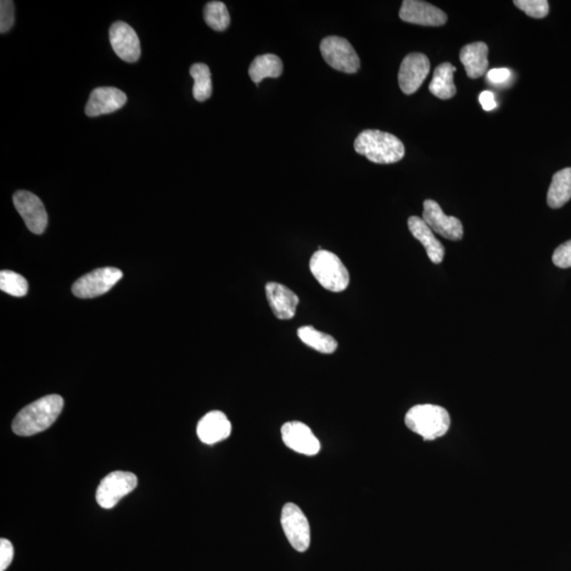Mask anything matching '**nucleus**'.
<instances>
[{
  "label": "nucleus",
  "mask_w": 571,
  "mask_h": 571,
  "mask_svg": "<svg viewBox=\"0 0 571 571\" xmlns=\"http://www.w3.org/2000/svg\"><path fill=\"white\" fill-rule=\"evenodd\" d=\"M266 296L269 306L278 320H291L294 318L300 299L293 290L285 285L271 282L266 285Z\"/></svg>",
  "instance_id": "dca6fc26"
},
{
  "label": "nucleus",
  "mask_w": 571,
  "mask_h": 571,
  "mask_svg": "<svg viewBox=\"0 0 571 571\" xmlns=\"http://www.w3.org/2000/svg\"><path fill=\"white\" fill-rule=\"evenodd\" d=\"M109 41L117 57L127 63H136L141 57L137 32L125 21H117L110 27Z\"/></svg>",
  "instance_id": "9b49d317"
},
{
  "label": "nucleus",
  "mask_w": 571,
  "mask_h": 571,
  "mask_svg": "<svg viewBox=\"0 0 571 571\" xmlns=\"http://www.w3.org/2000/svg\"><path fill=\"white\" fill-rule=\"evenodd\" d=\"M488 81L495 85H502V84L507 83L509 78L511 77V71L506 68H498L491 69L488 74H487Z\"/></svg>",
  "instance_id": "7c9ffc66"
},
{
  "label": "nucleus",
  "mask_w": 571,
  "mask_h": 571,
  "mask_svg": "<svg viewBox=\"0 0 571 571\" xmlns=\"http://www.w3.org/2000/svg\"><path fill=\"white\" fill-rule=\"evenodd\" d=\"M64 400L59 395L43 397L27 406L18 414L12 423L13 432L20 436H32L46 430L55 422Z\"/></svg>",
  "instance_id": "f257e3e1"
},
{
  "label": "nucleus",
  "mask_w": 571,
  "mask_h": 571,
  "mask_svg": "<svg viewBox=\"0 0 571 571\" xmlns=\"http://www.w3.org/2000/svg\"><path fill=\"white\" fill-rule=\"evenodd\" d=\"M488 53V46L483 42L469 44L462 49L459 58L470 78H479L486 74L489 66Z\"/></svg>",
  "instance_id": "6ab92c4d"
},
{
  "label": "nucleus",
  "mask_w": 571,
  "mask_h": 571,
  "mask_svg": "<svg viewBox=\"0 0 571 571\" xmlns=\"http://www.w3.org/2000/svg\"><path fill=\"white\" fill-rule=\"evenodd\" d=\"M204 16L206 25L215 31H225L228 29L229 21H231L227 5L221 2L206 4Z\"/></svg>",
  "instance_id": "393cba45"
},
{
  "label": "nucleus",
  "mask_w": 571,
  "mask_h": 571,
  "mask_svg": "<svg viewBox=\"0 0 571 571\" xmlns=\"http://www.w3.org/2000/svg\"><path fill=\"white\" fill-rule=\"evenodd\" d=\"M399 16L408 24L420 26L439 27L444 26L447 21V16L444 11L419 0H405L402 3Z\"/></svg>",
  "instance_id": "4468645a"
},
{
  "label": "nucleus",
  "mask_w": 571,
  "mask_h": 571,
  "mask_svg": "<svg viewBox=\"0 0 571 571\" xmlns=\"http://www.w3.org/2000/svg\"><path fill=\"white\" fill-rule=\"evenodd\" d=\"M14 3L2 0L0 3V32L7 33L14 25Z\"/></svg>",
  "instance_id": "cd10ccee"
},
{
  "label": "nucleus",
  "mask_w": 571,
  "mask_h": 571,
  "mask_svg": "<svg viewBox=\"0 0 571 571\" xmlns=\"http://www.w3.org/2000/svg\"><path fill=\"white\" fill-rule=\"evenodd\" d=\"M123 277L119 269L100 268L78 278L72 286V293L80 299H92L103 295Z\"/></svg>",
  "instance_id": "0eeeda50"
},
{
  "label": "nucleus",
  "mask_w": 571,
  "mask_h": 571,
  "mask_svg": "<svg viewBox=\"0 0 571 571\" xmlns=\"http://www.w3.org/2000/svg\"><path fill=\"white\" fill-rule=\"evenodd\" d=\"M571 199V167L554 173L548 189L547 204L552 209L562 208Z\"/></svg>",
  "instance_id": "412c9836"
},
{
  "label": "nucleus",
  "mask_w": 571,
  "mask_h": 571,
  "mask_svg": "<svg viewBox=\"0 0 571 571\" xmlns=\"http://www.w3.org/2000/svg\"><path fill=\"white\" fill-rule=\"evenodd\" d=\"M189 74L194 78L193 95L198 102L211 98L213 86L209 66L203 63L190 67Z\"/></svg>",
  "instance_id": "b1692460"
},
{
  "label": "nucleus",
  "mask_w": 571,
  "mask_h": 571,
  "mask_svg": "<svg viewBox=\"0 0 571 571\" xmlns=\"http://www.w3.org/2000/svg\"><path fill=\"white\" fill-rule=\"evenodd\" d=\"M552 261L559 268H571V239L554 251Z\"/></svg>",
  "instance_id": "c85d7f7f"
},
{
  "label": "nucleus",
  "mask_w": 571,
  "mask_h": 571,
  "mask_svg": "<svg viewBox=\"0 0 571 571\" xmlns=\"http://www.w3.org/2000/svg\"><path fill=\"white\" fill-rule=\"evenodd\" d=\"M16 210L32 233L43 234L48 225V215L42 200L28 190H18L13 195Z\"/></svg>",
  "instance_id": "1a4fd4ad"
},
{
  "label": "nucleus",
  "mask_w": 571,
  "mask_h": 571,
  "mask_svg": "<svg viewBox=\"0 0 571 571\" xmlns=\"http://www.w3.org/2000/svg\"><path fill=\"white\" fill-rule=\"evenodd\" d=\"M282 72V60L274 54L260 55L252 61L249 68L251 80L257 85L266 77H278Z\"/></svg>",
  "instance_id": "5701e85b"
},
{
  "label": "nucleus",
  "mask_w": 571,
  "mask_h": 571,
  "mask_svg": "<svg viewBox=\"0 0 571 571\" xmlns=\"http://www.w3.org/2000/svg\"><path fill=\"white\" fill-rule=\"evenodd\" d=\"M284 444L300 454L313 456L321 451L320 441L308 425L300 422L285 423L281 430Z\"/></svg>",
  "instance_id": "f8f14e48"
},
{
  "label": "nucleus",
  "mask_w": 571,
  "mask_h": 571,
  "mask_svg": "<svg viewBox=\"0 0 571 571\" xmlns=\"http://www.w3.org/2000/svg\"><path fill=\"white\" fill-rule=\"evenodd\" d=\"M298 337L305 345L321 354H334L338 350V342L332 335L322 333L313 326L300 327Z\"/></svg>",
  "instance_id": "4be33fe9"
},
{
  "label": "nucleus",
  "mask_w": 571,
  "mask_h": 571,
  "mask_svg": "<svg viewBox=\"0 0 571 571\" xmlns=\"http://www.w3.org/2000/svg\"><path fill=\"white\" fill-rule=\"evenodd\" d=\"M355 149L374 164L391 165L403 159L405 145L390 133L366 130L357 137Z\"/></svg>",
  "instance_id": "f03ea898"
},
{
  "label": "nucleus",
  "mask_w": 571,
  "mask_h": 571,
  "mask_svg": "<svg viewBox=\"0 0 571 571\" xmlns=\"http://www.w3.org/2000/svg\"><path fill=\"white\" fill-rule=\"evenodd\" d=\"M232 425L229 420L221 411H212L203 418L197 425V435L205 445H214L225 440L231 435Z\"/></svg>",
  "instance_id": "f3484780"
},
{
  "label": "nucleus",
  "mask_w": 571,
  "mask_h": 571,
  "mask_svg": "<svg viewBox=\"0 0 571 571\" xmlns=\"http://www.w3.org/2000/svg\"><path fill=\"white\" fill-rule=\"evenodd\" d=\"M281 524L290 545L296 551L305 552L310 546V525L306 515L294 503H286L281 514Z\"/></svg>",
  "instance_id": "423d86ee"
},
{
  "label": "nucleus",
  "mask_w": 571,
  "mask_h": 571,
  "mask_svg": "<svg viewBox=\"0 0 571 571\" xmlns=\"http://www.w3.org/2000/svg\"><path fill=\"white\" fill-rule=\"evenodd\" d=\"M310 271L323 288L342 293L350 285V272L338 255L327 250H318L311 256Z\"/></svg>",
  "instance_id": "20e7f679"
},
{
  "label": "nucleus",
  "mask_w": 571,
  "mask_h": 571,
  "mask_svg": "<svg viewBox=\"0 0 571 571\" xmlns=\"http://www.w3.org/2000/svg\"><path fill=\"white\" fill-rule=\"evenodd\" d=\"M126 102V94L120 89L115 87L95 88L89 97L85 113L91 117L113 114L121 109Z\"/></svg>",
  "instance_id": "2eb2a0df"
},
{
  "label": "nucleus",
  "mask_w": 571,
  "mask_h": 571,
  "mask_svg": "<svg viewBox=\"0 0 571 571\" xmlns=\"http://www.w3.org/2000/svg\"><path fill=\"white\" fill-rule=\"evenodd\" d=\"M14 548L9 540H0V571H4L12 563Z\"/></svg>",
  "instance_id": "c756f323"
},
{
  "label": "nucleus",
  "mask_w": 571,
  "mask_h": 571,
  "mask_svg": "<svg viewBox=\"0 0 571 571\" xmlns=\"http://www.w3.org/2000/svg\"><path fill=\"white\" fill-rule=\"evenodd\" d=\"M513 4L530 18L544 19L550 13V3L547 0H515Z\"/></svg>",
  "instance_id": "bb28decb"
},
{
  "label": "nucleus",
  "mask_w": 571,
  "mask_h": 571,
  "mask_svg": "<svg viewBox=\"0 0 571 571\" xmlns=\"http://www.w3.org/2000/svg\"><path fill=\"white\" fill-rule=\"evenodd\" d=\"M405 422L412 432L424 440L433 441L449 432L451 417L445 407L434 405H418L406 413Z\"/></svg>",
  "instance_id": "7ed1b4c3"
},
{
  "label": "nucleus",
  "mask_w": 571,
  "mask_h": 571,
  "mask_svg": "<svg viewBox=\"0 0 571 571\" xmlns=\"http://www.w3.org/2000/svg\"><path fill=\"white\" fill-rule=\"evenodd\" d=\"M430 64L427 55L411 53L402 60L398 81L406 94L416 92L430 74Z\"/></svg>",
  "instance_id": "ddd939ff"
},
{
  "label": "nucleus",
  "mask_w": 571,
  "mask_h": 571,
  "mask_svg": "<svg viewBox=\"0 0 571 571\" xmlns=\"http://www.w3.org/2000/svg\"><path fill=\"white\" fill-rule=\"evenodd\" d=\"M407 225L413 237L422 244L430 261L434 262V264H440L444 261L445 247L435 237L432 229L427 225V222L422 217L418 216L408 218Z\"/></svg>",
  "instance_id": "a211bd4d"
},
{
  "label": "nucleus",
  "mask_w": 571,
  "mask_h": 571,
  "mask_svg": "<svg viewBox=\"0 0 571 571\" xmlns=\"http://www.w3.org/2000/svg\"><path fill=\"white\" fill-rule=\"evenodd\" d=\"M422 220L433 232L453 242L461 240L463 237L462 221L456 217L446 215L441 206L434 200L424 201Z\"/></svg>",
  "instance_id": "9d476101"
},
{
  "label": "nucleus",
  "mask_w": 571,
  "mask_h": 571,
  "mask_svg": "<svg viewBox=\"0 0 571 571\" xmlns=\"http://www.w3.org/2000/svg\"><path fill=\"white\" fill-rule=\"evenodd\" d=\"M455 71L456 67L451 63L439 65L435 69L432 82L430 84V92L441 100H449L454 97L457 92L454 81H453Z\"/></svg>",
  "instance_id": "aec40b11"
},
{
  "label": "nucleus",
  "mask_w": 571,
  "mask_h": 571,
  "mask_svg": "<svg viewBox=\"0 0 571 571\" xmlns=\"http://www.w3.org/2000/svg\"><path fill=\"white\" fill-rule=\"evenodd\" d=\"M0 289L10 295L21 298L25 296L29 289V285L20 274L4 270L0 273Z\"/></svg>",
  "instance_id": "a878e982"
},
{
  "label": "nucleus",
  "mask_w": 571,
  "mask_h": 571,
  "mask_svg": "<svg viewBox=\"0 0 571 571\" xmlns=\"http://www.w3.org/2000/svg\"><path fill=\"white\" fill-rule=\"evenodd\" d=\"M479 102L486 111H491L496 109L495 97L491 92H481L479 95Z\"/></svg>",
  "instance_id": "2f4dec72"
},
{
  "label": "nucleus",
  "mask_w": 571,
  "mask_h": 571,
  "mask_svg": "<svg viewBox=\"0 0 571 571\" xmlns=\"http://www.w3.org/2000/svg\"><path fill=\"white\" fill-rule=\"evenodd\" d=\"M325 61L334 69L344 74H356L360 68V59L347 39L339 36L325 37L321 43Z\"/></svg>",
  "instance_id": "39448f33"
},
{
  "label": "nucleus",
  "mask_w": 571,
  "mask_h": 571,
  "mask_svg": "<svg viewBox=\"0 0 571 571\" xmlns=\"http://www.w3.org/2000/svg\"><path fill=\"white\" fill-rule=\"evenodd\" d=\"M138 485L137 476L131 472H111L101 481L97 490V502L104 509L117 506L123 497L128 495Z\"/></svg>",
  "instance_id": "6e6552de"
}]
</instances>
